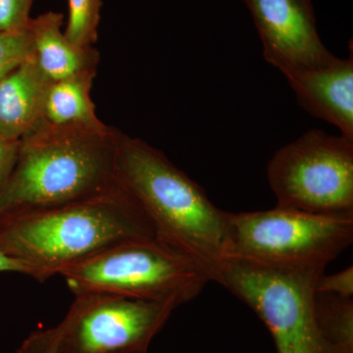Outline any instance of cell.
Masks as SVG:
<instances>
[{"label":"cell","mask_w":353,"mask_h":353,"mask_svg":"<svg viewBox=\"0 0 353 353\" xmlns=\"http://www.w3.org/2000/svg\"><path fill=\"white\" fill-rule=\"evenodd\" d=\"M153 236L152 221L119 182L97 196L0 220L2 250L41 283L111 246Z\"/></svg>","instance_id":"6da1fadb"},{"label":"cell","mask_w":353,"mask_h":353,"mask_svg":"<svg viewBox=\"0 0 353 353\" xmlns=\"http://www.w3.org/2000/svg\"><path fill=\"white\" fill-rule=\"evenodd\" d=\"M117 131L39 123L20 139L0 188V220L81 201L117 185Z\"/></svg>","instance_id":"7a4b0ae2"},{"label":"cell","mask_w":353,"mask_h":353,"mask_svg":"<svg viewBox=\"0 0 353 353\" xmlns=\"http://www.w3.org/2000/svg\"><path fill=\"white\" fill-rule=\"evenodd\" d=\"M116 176L152 221L157 236L199 262L213 281L226 255L228 212L164 153L120 131Z\"/></svg>","instance_id":"3957f363"},{"label":"cell","mask_w":353,"mask_h":353,"mask_svg":"<svg viewBox=\"0 0 353 353\" xmlns=\"http://www.w3.org/2000/svg\"><path fill=\"white\" fill-rule=\"evenodd\" d=\"M59 276L74 296L103 292L176 308L196 299L212 281L199 262L159 236L111 246Z\"/></svg>","instance_id":"277c9868"},{"label":"cell","mask_w":353,"mask_h":353,"mask_svg":"<svg viewBox=\"0 0 353 353\" xmlns=\"http://www.w3.org/2000/svg\"><path fill=\"white\" fill-rule=\"evenodd\" d=\"M324 271L226 257L213 281L256 313L270 331L277 353H336L316 315V285Z\"/></svg>","instance_id":"5b68a950"},{"label":"cell","mask_w":353,"mask_h":353,"mask_svg":"<svg viewBox=\"0 0 353 353\" xmlns=\"http://www.w3.org/2000/svg\"><path fill=\"white\" fill-rule=\"evenodd\" d=\"M226 257L326 268L353 241V214L325 215L276 206L228 212Z\"/></svg>","instance_id":"8992f818"},{"label":"cell","mask_w":353,"mask_h":353,"mask_svg":"<svg viewBox=\"0 0 353 353\" xmlns=\"http://www.w3.org/2000/svg\"><path fill=\"white\" fill-rule=\"evenodd\" d=\"M277 206L353 214V141L310 130L279 150L267 167Z\"/></svg>","instance_id":"52a82bcc"},{"label":"cell","mask_w":353,"mask_h":353,"mask_svg":"<svg viewBox=\"0 0 353 353\" xmlns=\"http://www.w3.org/2000/svg\"><path fill=\"white\" fill-rule=\"evenodd\" d=\"M176 307L132 297L85 292L75 294L58 325V353L148 352Z\"/></svg>","instance_id":"ba28073f"},{"label":"cell","mask_w":353,"mask_h":353,"mask_svg":"<svg viewBox=\"0 0 353 353\" xmlns=\"http://www.w3.org/2000/svg\"><path fill=\"white\" fill-rule=\"evenodd\" d=\"M263 46V57L284 76L334 57L322 43L311 0H243Z\"/></svg>","instance_id":"9c48e42d"},{"label":"cell","mask_w":353,"mask_h":353,"mask_svg":"<svg viewBox=\"0 0 353 353\" xmlns=\"http://www.w3.org/2000/svg\"><path fill=\"white\" fill-rule=\"evenodd\" d=\"M301 108L353 141V55L285 75Z\"/></svg>","instance_id":"30bf717a"},{"label":"cell","mask_w":353,"mask_h":353,"mask_svg":"<svg viewBox=\"0 0 353 353\" xmlns=\"http://www.w3.org/2000/svg\"><path fill=\"white\" fill-rule=\"evenodd\" d=\"M63 20V14L48 11L32 18L29 25L32 57L50 82L97 74L99 51L70 41L62 30Z\"/></svg>","instance_id":"8fae6325"},{"label":"cell","mask_w":353,"mask_h":353,"mask_svg":"<svg viewBox=\"0 0 353 353\" xmlns=\"http://www.w3.org/2000/svg\"><path fill=\"white\" fill-rule=\"evenodd\" d=\"M50 81L30 57L0 80V137L19 141L41 121Z\"/></svg>","instance_id":"7c38bea8"},{"label":"cell","mask_w":353,"mask_h":353,"mask_svg":"<svg viewBox=\"0 0 353 353\" xmlns=\"http://www.w3.org/2000/svg\"><path fill=\"white\" fill-rule=\"evenodd\" d=\"M95 77L97 74H83L48 83L41 123L58 128L108 129L109 126L97 116L90 95Z\"/></svg>","instance_id":"4fadbf2b"},{"label":"cell","mask_w":353,"mask_h":353,"mask_svg":"<svg viewBox=\"0 0 353 353\" xmlns=\"http://www.w3.org/2000/svg\"><path fill=\"white\" fill-rule=\"evenodd\" d=\"M316 315L325 340L336 353H353V299L318 294Z\"/></svg>","instance_id":"5bb4252c"},{"label":"cell","mask_w":353,"mask_h":353,"mask_svg":"<svg viewBox=\"0 0 353 353\" xmlns=\"http://www.w3.org/2000/svg\"><path fill=\"white\" fill-rule=\"evenodd\" d=\"M68 7L65 36L80 48H94L99 39L102 0H68Z\"/></svg>","instance_id":"9a60e30c"},{"label":"cell","mask_w":353,"mask_h":353,"mask_svg":"<svg viewBox=\"0 0 353 353\" xmlns=\"http://www.w3.org/2000/svg\"><path fill=\"white\" fill-rule=\"evenodd\" d=\"M32 57L29 28L19 32H0V80Z\"/></svg>","instance_id":"2e32d148"},{"label":"cell","mask_w":353,"mask_h":353,"mask_svg":"<svg viewBox=\"0 0 353 353\" xmlns=\"http://www.w3.org/2000/svg\"><path fill=\"white\" fill-rule=\"evenodd\" d=\"M34 0H0V32L24 31L31 22Z\"/></svg>","instance_id":"e0dca14e"},{"label":"cell","mask_w":353,"mask_h":353,"mask_svg":"<svg viewBox=\"0 0 353 353\" xmlns=\"http://www.w3.org/2000/svg\"><path fill=\"white\" fill-rule=\"evenodd\" d=\"M318 294L352 299L353 296V267L348 266L345 270L326 276L323 274L316 285Z\"/></svg>","instance_id":"ac0fdd59"},{"label":"cell","mask_w":353,"mask_h":353,"mask_svg":"<svg viewBox=\"0 0 353 353\" xmlns=\"http://www.w3.org/2000/svg\"><path fill=\"white\" fill-rule=\"evenodd\" d=\"M60 333L58 327L32 332L16 353H58Z\"/></svg>","instance_id":"d6986e66"},{"label":"cell","mask_w":353,"mask_h":353,"mask_svg":"<svg viewBox=\"0 0 353 353\" xmlns=\"http://www.w3.org/2000/svg\"><path fill=\"white\" fill-rule=\"evenodd\" d=\"M19 141H9L0 137V188L12 169Z\"/></svg>","instance_id":"ffe728a7"},{"label":"cell","mask_w":353,"mask_h":353,"mask_svg":"<svg viewBox=\"0 0 353 353\" xmlns=\"http://www.w3.org/2000/svg\"><path fill=\"white\" fill-rule=\"evenodd\" d=\"M0 272H13L28 276V270L24 265L9 256L0 246Z\"/></svg>","instance_id":"44dd1931"},{"label":"cell","mask_w":353,"mask_h":353,"mask_svg":"<svg viewBox=\"0 0 353 353\" xmlns=\"http://www.w3.org/2000/svg\"><path fill=\"white\" fill-rule=\"evenodd\" d=\"M125 353H148V352H125Z\"/></svg>","instance_id":"7402d4cb"}]
</instances>
